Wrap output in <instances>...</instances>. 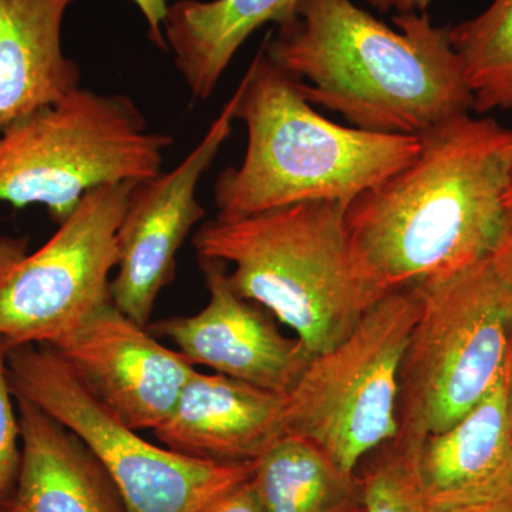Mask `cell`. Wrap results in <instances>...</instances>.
Here are the masks:
<instances>
[{"label": "cell", "instance_id": "8", "mask_svg": "<svg viewBox=\"0 0 512 512\" xmlns=\"http://www.w3.org/2000/svg\"><path fill=\"white\" fill-rule=\"evenodd\" d=\"M15 396L42 409L89 447L126 512H202L254 474V463L201 460L144 440L93 396L46 345L8 353Z\"/></svg>", "mask_w": 512, "mask_h": 512}, {"label": "cell", "instance_id": "21", "mask_svg": "<svg viewBox=\"0 0 512 512\" xmlns=\"http://www.w3.org/2000/svg\"><path fill=\"white\" fill-rule=\"evenodd\" d=\"M9 350L0 345V504L9 500L20 466V426L8 375Z\"/></svg>", "mask_w": 512, "mask_h": 512}, {"label": "cell", "instance_id": "16", "mask_svg": "<svg viewBox=\"0 0 512 512\" xmlns=\"http://www.w3.org/2000/svg\"><path fill=\"white\" fill-rule=\"evenodd\" d=\"M74 0H0V131L80 89V67L63 53Z\"/></svg>", "mask_w": 512, "mask_h": 512}, {"label": "cell", "instance_id": "4", "mask_svg": "<svg viewBox=\"0 0 512 512\" xmlns=\"http://www.w3.org/2000/svg\"><path fill=\"white\" fill-rule=\"evenodd\" d=\"M339 202H303L241 218L205 222L198 258L231 266L242 298L272 313L313 356L348 338L383 298L360 274Z\"/></svg>", "mask_w": 512, "mask_h": 512}, {"label": "cell", "instance_id": "18", "mask_svg": "<svg viewBox=\"0 0 512 512\" xmlns=\"http://www.w3.org/2000/svg\"><path fill=\"white\" fill-rule=\"evenodd\" d=\"M252 483L265 512H363V490L311 441L288 433L254 461Z\"/></svg>", "mask_w": 512, "mask_h": 512}, {"label": "cell", "instance_id": "27", "mask_svg": "<svg viewBox=\"0 0 512 512\" xmlns=\"http://www.w3.org/2000/svg\"><path fill=\"white\" fill-rule=\"evenodd\" d=\"M508 410H510V419L512 426V348L510 353V379H508Z\"/></svg>", "mask_w": 512, "mask_h": 512}, {"label": "cell", "instance_id": "15", "mask_svg": "<svg viewBox=\"0 0 512 512\" xmlns=\"http://www.w3.org/2000/svg\"><path fill=\"white\" fill-rule=\"evenodd\" d=\"M20 466L12 498L22 512H126L113 481L76 434L15 396Z\"/></svg>", "mask_w": 512, "mask_h": 512}, {"label": "cell", "instance_id": "3", "mask_svg": "<svg viewBox=\"0 0 512 512\" xmlns=\"http://www.w3.org/2000/svg\"><path fill=\"white\" fill-rule=\"evenodd\" d=\"M235 119L247 127V151L214 185L217 217L241 218L303 202L348 207L419 154L420 137L340 126L313 109L298 80L265 55L238 86Z\"/></svg>", "mask_w": 512, "mask_h": 512}, {"label": "cell", "instance_id": "14", "mask_svg": "<svg viewBox=\"0 0 512 512\" xmlns=\"http://www.w3.org/2000/svg\"><path fill=\"white\" fill-rule=\"evenodd\" d=\"M285 409L282 394L195 370L154 436L188 457L254 463L288 434Z\"/></svg>", "mask_w": 512, "mask_h": 512}, {"label": "cell", "instance_id": "23", "mask_svg": "<svg viewBox=\"0 0 512 512\" xmlns=\"http://www.w3.org/2000/svg\"><path fill=\"white\" fill-rule=\"evenodd\" d=\"M137 8L143 13L148 25V37L154 45L167 50L164 39V20L167 16L168 5L165 0H133Z\"/></svg>", "mask_w": 512, "mask_h": 512}, {"label": "cell", "instance_id": "5", "mask_svg": "<svg viewBox=\"0 0 512 512\" xmlns=\"http://www.w3.org/2000/svg\"><path fill=\"white\" fill-rule=\"evenodd\" d=\"M171 146L124 94L80 87L0 131V201L43 205L60 224L94 188L160 174Z\"/></svg>", "mask_w": 512, "mask_h": 512}, {"label": "cell", "instance_id": "1", "mask_svg": "<svg viewBox=\"0 0 512 512\" xmlns=\"http://www.w3.org/2000/svg\"><path fill=\"white\" fill-rule=\"evenodd\" d=\"M419 137L412 163L346 207L357 268L382 296L491 258L510 218L511 130L466 113Z\"/></svg>", "mask_w": 512, "mask_h": 512}, {"label": "cell", "instance_id": "9", "mask_svg": "<svg viewBox=\"0 0 512 512\" xmlns=\"http://www.w3.org/2000/svg\"><path fill=\"white\" fill-rule=\"evenodd\" d=\"M137 183L87 192L43 247L0 235V345H52L111 301L117 234Z\"/></svg>", "mask_w": 512, "mask_h": 512}, {"label": "cell", "instance_id": "13", "mask_svg": "<svg viewBox=\"0 0 512 512\" xmlns=\"http://www.w3.org/2000/svg\"><path fill=\"white\" fill-rule=\"evenodd\" d=\"M510 360L480 403L443 433L421 441L417 477L431 512L512 503Z\"/></svg>", "mask_w": 512, "mask_h": 512}, {"label": "cell", "instance_id": "7", "mask_svg": "<svg viewBox=\"0 0 512 512\" xmlns=\"http://www.w3.org/2000/svg\"><path fill=\"white\" fill-rule=\"evenodd\" d=\"M419 288L384 295L338 346L313 356L286 394L288 433L357 474L399 434L400 372L420 315Z\"/></svg>", "mask_w": 512, "mask_h": 512}, {"label": "cell", "instance_id": "20", "mask_svg": "<svg viewBox=\"0 0 512 512\" xmlns=\"http://www.w3.org/2000/svg\"><path fill=\"white\" fill-rule=\"evenodd\" d=\"M417 441L394 439L376 450L359 476L363 512H431L417 477Z\"/></svg>", "mask_w": 512, "mask_h": 512}, {"label": "cell", "instance_id": "24", "mask_svg": "<svg viewBox=\"0 0 512 512\" xmlns=\"http://www.w3.org/2000/svg\"><path fill=\"white\" fill-rule=\"evenodd\" d=\"M495 271L512 289V214L508 218L507 229L493 256H491Z\"/></svg>", "mask_w": 512, "mask_h": 512}, {"label": "cell", "instance_id": "6", "mask_svg": "<svg viewBox=\"0 0 512 512\" xmlns=\"http://www.w3.org/2000/svg\"><path fill=\"white\" fill-rule=\"evenodd\" d=\"M416 288L420 315L400 372L397 437L421 443L463 419L503 375L512 289L491 258Z\"/></svg>", "mask_w": 512, "mask_h": 512}, {"label": "cell", "instance_id": "10", "mask_svg": "<svg viewBox=\"0 0 512 512\" xmlns=\"http://www.w3.org/2000/svg\"><path fill=\"white\" fill-rule=\"evenodd\" d=\"M239 100L235 90L205 136L168 173L134 185L121 220L119 261L111 279V302L147 328L161 291L173 282L177 254L192 228L205 217L197 200L202 175L232 133Z\"/></svg>", "mask_w": 512, "mask_h": 512}, {"label": "cell", "instance_id": "12", "mask_svg": "<svg viewBox=\"0 0 512 512\" xmlns=\"http://www.w3.org/2000/svg\"><path fill=\"white\" fill-rule=\"evenodd\" d=\"M210 299L200 312L173 316L147 326L170 339L192 365L286 396L313 355L298 338L285 336L264 308L232 289L227 266L200 258Z\"/></svg>", "mask_w": 512, "mask_h": 512}, {"label": "cell", "instance_id": "26", "mask_svg": "<svg viewBox=\"0 0 512 512\" xmlns=\"http://www.w3.org/2000/svg\"><path fill=\"white\" fill-rule=\"evenodd\" d=\"M454 512H512V503L485 505V507L470 508V510Z\"/></svg>", "mask_w": 512, "mask_h": 512}, {"label": "cell", "instance_id": "22", "mask_svg": "<svg viewBox=\"0 0 512 512\" xmlns=\"http://www.w3.org/2000/svg\"><path fill=\"white\" fill-rule=\"evenodd\" d=\"M202 512H265L252 477L228 491Z\"/></svg>", "mask_w": 512, "mask_h": 512}, {"label": "cell", "instance_id": "19", "mask_svg": "<svg viewBox=\"0 0 512 512\" xmlns=\"http://www.w3.org/2000/svg\"><path fill=\"white\" fill-rule=\"evenodd\" d=\"M473 110L512 109V0H493L476 18L448 29Z\"/></svg>", "mask_w": 512, "mask_h": 512}, {"label": "cell", "instance_id": "25", "mask_svg": "<svg viewBox=\"0 0 512 512\" xmlns=\"http://www.w3.org/2000/svg\"><path fill=\"white\" fill-rule=\"evenodd\" d=\"M367 2L379 12L397 10L399 15H409V13L426 12L434 0H367Z\"/></svg>", "mask_w": 512, "mask_h": 512}, {"label": "cell", "instance_id": "2", "mask_svg": "<svg viewBox=\"0 0 512 512\" xmlns=\"http://www.w3.org/2000/svg\"><path fill=\"white\" fill-rule=\"evenodd\" d=\"M384 25L352 0H303L266 37L265 55L312 104L372 133L419 137L473 109L448 29L426 13Z\"/></svg>", "mask_w": 512, "mask_h": 512}, {"label": "cell", "instance_id": "11", "mask_svg": "<svg viewBox=\"0 0 512 512\" xmlns=\"http://www.w3.org/2000/svg\"><path fill=\"white\" fill-rule=\"evenodd\" d=\"M46 346L106 409L137 431H154L168 419L197 370L111 301Z\"/></svg>", "mask_w": 512, "mask_h": 512}, {"label": "cell", "instance_id": "28", "mask_svg": "<svg viewBox=\"0 0 512 512\" xmlns=\"http://www.w3.org/2000/svg\"><path fill=\"white\" fill-rule=\"evenodd\" d=\"M0 512H22L19 510L18 505L15 504V501L12 498H9L5 503L0 504Z\"/></svg>", "mask_w": 512, "mask_h": 512}, {"label": "cell", "instance_id": "29", "mask_svg": "<svg viewBox=\"0 0 512 512\" xmlns=\"http://www.w3.org/2000/svg\"><path fill=\"white\" fill-rule=\"evenodd\" d=\"M508 208H510V214H512V160L510 170V190H508Z\"/></svg>", "mask_w": 512, "mask_h": 512}, {"label": "cell", "instance_id": "17", "mask_svg": "<svg viewBox=\"0 0 512 512\" xmlns=\"http://www.w3.org/2000/svg\"><path fill=\"white\" fill-rule=\"evenodd\" d=\"M303 0H177L163 32L175 67L195 99L208 100L252 33L295 18Z\"/></svg>", "mask_w": 512, "mask_h": 512}]
</instances>
